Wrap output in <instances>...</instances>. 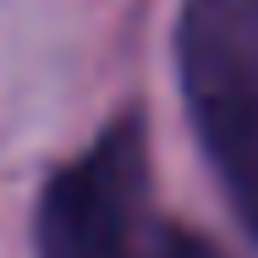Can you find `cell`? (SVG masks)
I'll return each mask as SVG.
<instances>
[{"label": "cell", "mask_w": 258, "mask_h": 258, "mask_svg": "<svg viewBox=\"0 0 258 258\" xmlns=\"http://www.w3.org/2000/svg\"><path fill=\"white\" fill-rule=\"evenodd\" d=\"M143 126L115 121L88 154L55 170L39 198V258H132V231L143 209Z\"/></svg>", "instance_id": "cell-2"}, {"label": "cell", "mask_w": 258, "mask_h": 258, "mask_svg": "<svg viewBox=\"0 0 258 258\" xmlns=\"http://www.w3.org/2000/svg\"><path fill=\"white\" fill-rule=\"evenodd\" d=\"M176 72L209 170L258 242V0H181Z\"/></svg>", "instance_id": "cell-1"}, {"label": "cell", "mask_w": 258, "mask_h": 258, "mask_svg": "<svg viewBox=\"0 0 258 258\" xmlns=\"http://www.w3.org/2000/svg\"><path fill=\"white\" fill-rule=\"evenodd\" d=\"M143 258H225V253H220V247H214L209 236L187 231V225H159Z\"/></svg>", "instance_id": "cell-3"}]
</instances>
